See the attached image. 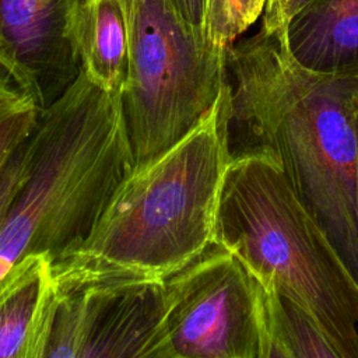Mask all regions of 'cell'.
<instances>
[{"instance_id": "cell-13", "label": "cell", "mask_w": 358, "mask_h": 358, "mask_svg": "<svg viewBox=\"0 0 358 358\" xmlns=\"http://www.w3.org/2000/svg\"><path fill=\"white\" fill-rule=\"evenodd\" d=\"M41 116L36 102L21 88L0 94V171L34 131Z\"/></svg>"}, {"instance_id": "cell-3", "label": "cell", "mask_w": 358, "mask_h": 358, "mask_svg": "<svg viewBox=\"0 0 358 358\" xmlns=\"http://www.w3.org/2000/svg\"><path fill=\"white\" fill-rule=\"evenodd\" d=\"M227 84L183 138L134 168L90 238L55 270L165 280L214 242L218 199L231 162Z\"/></svg>"}, {"instance_id": "cell-9", "label": "cell", "mask_w": 358, "mask_h": 358, "mask_svg": "<svg viewBox=\"0 0 358 358\" xmlns=\"http://www.w3.org/2000/svg\"><path fill=\"white\" fill-rule=\"evenodd\" d=\"M55 303L53 264L29 255L0 281V358H42Z\"/></svg>"}, {"instance_id": "cell-17", "label": "cell", "mask_w": 358, "mask_h": 358, "mask_svg": "<svg viewBox=\"0 0 358 358\" xmlns=\"http://www.w3.org/2000/svg\"><path fill=\"white\" fill-rule=\"evenodd\" d=\"M176 11L190 25L206 31V14L208 0H171Z\"/></svg>"}, {"instance_id": "cell-8", "label": "cell", "mask_w": 358, "mask_h": 358, "mask_svg": "<svg viewBox=\"0 0 358 358\" xmlns=\"http://www.w3.org/2000/svg\"><path fill=\"white\" fill-rule=\"evenodd\" d=\"M77 7L78 0H0V56L41 110L81 70L74 41Z\"/></svg>"}, {"instance_id": "cell-4", "label": "cell", "mask_w": 358, "mask_h": 358, "mask_svg": "<svg viewBox=\"0 0 358 358\" xmlns=\"http://www.w3.org/2000/svg\"><path fill=\"white\" fill-rule=\"evenodd\" d=\"M214 242L232 252L260 284L301 305L340 358H358V282L270 161L231 159Z\"/></svg>"}, {"instance_id": "cell-10", "label": "cell", "mask_w": 358, "mask_h": 358, "mask_svg": "<svg viewBox=\"0 0 358 358\" xmlns=\"http://www.w3.org/2000/svg\"><path fill=\"white\" fill-rule=\"evenodd\" d=\"M285 43L309 71L358 77V0H309L287 24Z\"/></svg>"}, {"instance_id": "cell-2", "label": "cell", "mask_w": 358, "mask_h": 358, "mask_svg": "<svg viewBox=\"0 0 358 358\" xmlns=\"http://www.w3.org/2000/svg\"><path fill=\"white\" fill-rule=\"evenodd\" d=\"M133 169L120 92L81 69L28 137L25 179L0 234V281L25 256L56 264L78 250Z\"/></svg>"}, {"instance_id": "cell-5", "label": "cell", "mask_w": 358, "mask_h": 358, "mask_svg": "<svg viewBox=\"0 0 358 358\" xmlns=\"http://www.w3.org/2000/svg\"><path fill=\"white\" fill-rule=\"evenodd\" d=\"M129 63L120 91L134 168L183 138L227 84V48L190 25L171 0H124Z\"/></svg>"}, {"instance_id": "cell-11", "label": "cell", "mask_w": 358, "mask_h": 358, "mask_svg": "<svg viewBox=\"0 0 358 358\" xmlns=\"http://www.w3.org/2000/svg\"><path fill=\"white\" fill-rule=\"evenodd\" d=\"M74 41L85 74L103 90L120 92L129 63L124 0H78Z\"/></svg>"}, {"instance_id": "cell-18", "label": "cell", "mask_w": 358, "mask_h": 358, "mask_svg": "<svg viewBox=\"0 0 358 358\" xmlns=\"http://www.w3.org/2000/svg\"><path fill=\"white\" fill-rule=\"evenodd\" d=\"M14 88H20V85L17 84L7 63L0 56V94L4 91H8V90H14Z\"/></svg>"}, {"instance_id": "cell-12", "label": "cell", "mask_w": 358, "mask_h": 358, "mask_svg": "<svg viewBox=\"0 0 358 358\" xmlns=\"http://www.w3.org/2000/svg\"><path fill=\"white\" fill-rule=\"evenodd\" d=\"M263 358H340L317 322L271 285H263Z\"/></svg>"}, {"instance_id": "cell-7", "label": "cell", "mask_w": 358, "mask_h": 358, "mask_svg": "<svg viewBox=\"0 0 358 358\" xmlns=\"http://www.w3.org/2000/svg\"><path fill=\"white\" fill-rule=\"evenodd\" d=\"M43 357L162 358L165 282L55 270Z\"/></svg>"}, {"instance_id": "cell-15", "label": "cell", "mask_w": 358, "mask_h": 358, "mask_svg": "<svg viewBox=\"0 0 358 358\" xmlns=\"http://www.w3.org/2000/svg\"><path fill=\"white\" fill-rule=\"evenodd\" d=\"M28 138L18 145L0 171V234L8 215L10 207L25 179Z\"/></svg>"}, {"instance_id": "cell-16", "label": "cell", "mask_w": 358, "mask_h": 358, "mask_svg": "<svg viewBox=\"0 0 358 358\" xmlns=\"http://www.w3.org/2000/svg\"><path fill=\"white\" fill-rule=\"evenodd\" d=\"M309 0H266L262 28L267 31H285L292 15Z\"/></svg>"}, {"instance_id": "cell-1", "label": "cell", "mask_w": 358, "mask_h": 358, "mask_svg": "<svg viewBox=\"0 0 358 358\" xmlns=\"http://www.w3.org/2000/svg\"><path fill=\"white\" fill-rule=\"evenodd\" d=\"M231 159L275 165L358 282V77L299 66L285 31L227 48Z\"/></svg>"}, {"instance_id": "cell-14", "label": "cell", "mask_w": 358, "mask_h": 358, "mask_svg": "<svg viewBox=\"0 0 358 358\" xmlns=\"http://www.w3.org/2000/svg\"><path fill=\"white\" fill-rule=\"evenodd\" d=\"M266 0H208L206 32L218 45L229 46L263 14Z\"/></svg>"}, {"instance_id": "cell-6", "label": "cell", "mask_w": 358, "mask_h": 358, "mask_svg": "<svg viewBox=\"0 0 358 358\" xmlns=\"http://www.w3.org/2000/svg\"><path fill=\"white\" fill-rule=\"evenodd\" d=\"M162 358H263V285L213 242L164 280Z\"/></svg>"}]
</instances>
